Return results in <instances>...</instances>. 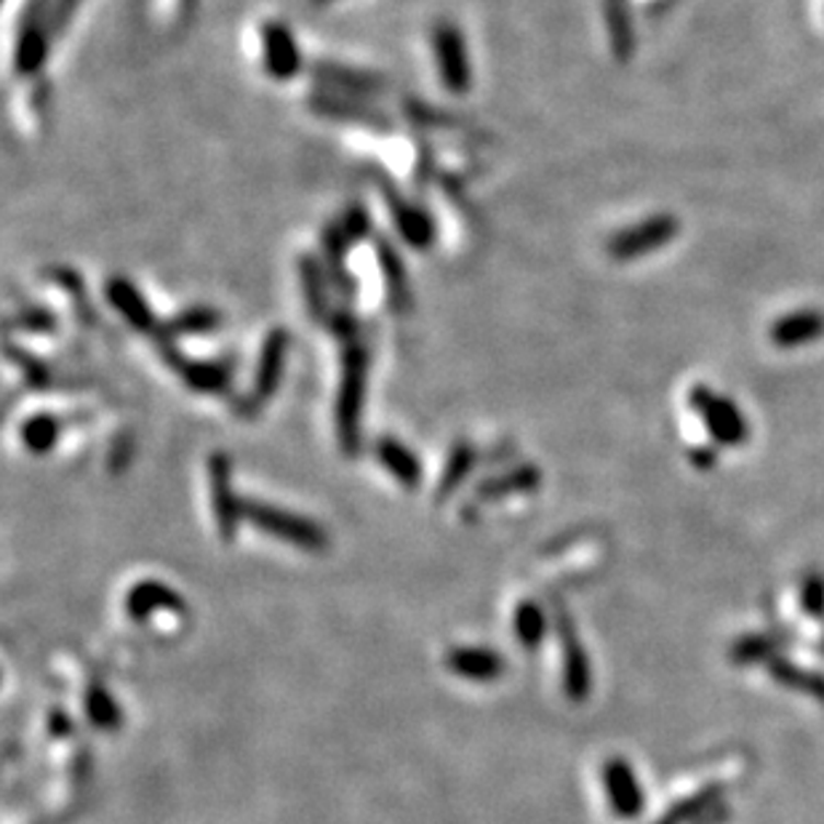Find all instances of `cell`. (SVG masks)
<instances>
[{
	"mask_svg": "<svg viewBox=\"0 0 824 824\" xmlns=\"http://www.w3.org/2000/svg\"><path fill=\"white\" fill-rule=\"evenodd\" d=\"M561 636H563V656H565V691L571 699H584V694L590 691V667L587 656H584L580 641H576L571 625L561 622Z\"/></svg>",
	"mask_w": 824,
	"mask_h": 824,
	"instance_id": "22",
	"label": "cell"
},
{
	"mask_svg": "<svg viewBox=\"0 0 824 824\" xmlns=\"http://www.w3.org/2000/svg\"><path fill=\"white\" fill-rule=\"evenodd\" d=\"M515 632H518L520 643L526 645V649L539 645V641H542V636H545L542 608H539L537 604H523L518 608V614H515Z\"/></svg>",
	"mask_w": 824,
	"mask_h": 824,
	"instance_id": "29",
	"label": "cell"
},
{
	"mask_svg": "<svg viewBox=\"0 0 824 824\" xmlns=\"http://www.w3.org/2000/svg\"><path fill=\"white\" fill-rule=\"evenodd\" d=\"M371 232V219H368L366 208L353 206L347 211H342L340 217L331 221L323 232V264L329 270V278L334 283L336 291H342L344 299L353 297V278L344 270V260H347V251L355 243H360L363 238Z\"/></svg>",
	"mask_w": 824,
	"mask_h": 824,
	"instance_id": "2",
	"label": "cell"
},
{
	"mask_svg": "<svg viewBox=\"0 0 824 824\" xmlns=\"http://www.w3.org/2000/svg\"><path fill=\"white\" fill-rule=\"evenodd\" d=\"M688 403L697 411L699 420L705 422L707 433H710V438L716 443H721V446H740V443L747 440V420H744L742 411L736 409L731 398L718 396L710 387L699 385L688 396Z\"/></svg>",
	"mask_w": 824,
	"mask_h": 824,
	"instance_id": "5",
	"label": "cell"
},
{
	"mask_svg": "<svg viewBox=\"0 0 824 824\" xmlns=\"http://www.w3.org/2000/svg\"><path fill=\"white\" fill-rule=\"evenodd\" d=\"M387 206H390L392 221H396L398 232L409 245L414 249H427L435 241V221L416 203L401 198L392 187H387Z\"/></svg>",
	"mask_w": 824,
	"mask_h": 824,
	"instance_id": "14",
	"label": "cell"
},
{
	"mask_svg": "<svg viewBox=\"0 0 824 824\" xmlns=\"http://www.w3.org/2000/svg\"><path fill=\"white\" fill-rule=\"evenodd\" d=\"M299 281H302L305 302L312 321L329 325L331 318L336 316V307L331 302V288H334V283L329 278V270H325L323 260H318V256L312 254L299 256Z\"/></svg>",
	"mask_w": 824,
	"mask_h": 824,
	"instance_id": "12",
	"label": "cell"
},
{
	"mask_svg": "<svg viewBox=\"0 0 824 824\" xmlns=\"http://www.w3.org/2000/svg\"><path fill=\"white\" fill-rule=\"evenodd\" d=\"M48 33L52 27L48 24H22L20 43H16L14 54V67L22 76H33L43 67V61L48 57Z\"/></svg>",
	"mask_w": 824,
	"mask_h": 824,
	"instance_id": "23",
	"label": "cell"
},
{
	"mask_svg": "<svg viewBox=\"0 0 824 824\" xmlns=\"http://www.w3.org/2000/svg\"><path fill=\"white\" fill-rule=\"evenodd\" d=\"M78 5H81V0H54L52 16H48V27H52V33H59V30L70 22V16L76 14Z\"/></svg>",
	"mask_w": 824,
	"mask_h": 824,
	"instance_id": "33",
	"label": "cell"
},
{
	"mask_svg": "<svg viewBox=\"0 0 824 824\" xmlns=\"http://www.w3.org/2000/svg\"><path fill=\"white\" fill-rule=\"evenodd\" d=\"M243 520L254 523L267 537L281 539V542L302 547V550L318 552L329 545V537L318 523L297 513H288L283 507H273L264 502L243 500Z\"/></svg>",
	"mask_w": 824,
	"mask_h": 824,
	"instance_id": "3",
	"label": "cell"
},
{
	"mask_svg": "<svg viewBox=\"0 0 824 824\" xmlns=\"http://www.w3.org/2000/svg\"><path fill=\"white\" fill-rule=\"evenodd\" d=\"M61 433V424L54 414H33L22 422L20 438L27 446V451L33 454H48L57 446Z\"/></svg>",
	"mask_w": 824,
	"mask_h": 824,
	"instance_id": "26",
	"label": "cell"
},
{
	"mask_svg": "<svg viewBox=\"0 0 824 824\" xmlns=\"http://www.w3.org/2000/svg\"><path fill=\"white\" fill-rule=\"evenodd\" d=\"M323 3H325V0H323Z\"/></svg>",
	"mask_w": 824,
	"mask_h": 824,
	"instance_id": "34",
	"label": "cell"
},
{
	"mask_svg": "<svg viewBox=\"0 0 824 824\" xmlns=\"http://www.w3.org/2000/svg\"><path fill=\"white\" fill-rule=\"evenodd\" d=\"M539 481H542V476H539L537 467L523 465V467H515V470H507L500 478L485 481L481 485V496H485V500H500V496L518 494V491H534L539 485Z\"/></svg>",
	"mask_w": 824,
	"mask_h": 824,
	"instance_id": "27",
	"label": "cell"
},
{
	"mask_svg": "<svg viewBox=\"0 0 824 824\" xmlns=\"http://www.w3.org/2000/svg\"><path fill=\"white\" fill-rule=\"evenodd\" d=\"M368 387V347L358 342V336L344 342L342 350V371L340 390L334 403V427L336 440L344 454L360 451V427H363V405H366Z\"/></svg>",
	"mask_w": 824,
	"mask_h": 824,
	"instance_id": "1",
	"label": "cell"
},
{
	"mask_svg": "<svg viewBox=\"0 0 824 824\" xmlns=\"http://www.w3.org/2000/svg\"><path fill=\"white\" fill-rule=\"evenodd\" d=\"M433 52L438 61L440 83L451 94H467L472 85V67L467 57V43L462 30L451 22H438L433 27Z\"/></svg>",
	"mask_w": 824,
	"mask_h": 824,
	"instance_id": "6",
	"label": "cell"
},
{
	"mask_svg": "<svg viewBox=\"0 0 824 824\" xmlns=\"http://www.w3.org/2000/svg\"><path fill=\"white\" fill-rule=\"evenodd\" d=\"M604 777L614 811H617L619 816H625V820L636 816L643 805V796L641 790H638V782L636 777H632L630 766H627L625 760H608Z\"/></svg>",
	"mask_w": 824,
	"mask_h": 824,
	"instance_id": "20",
	"label": "cell"
},
{
	"mask_svg": "<svg viewBox=\"0 0 824 824\" xmlns=\"http://www.w3.org/2000/svg\"><path fill=\"white\" fill-rule=\"evenodd\" d=\"M312 110L316 113L325 115V118H336V121H363L366 126L374 128H387L385 115H379L374 107H366V104L355 102V96H340V94H321L312 100Z\"/></svg>",
	"mask_w": 824,
	"mask_h": 824,
	"instance_id": "21",
	"label": "cell"
},
{
	"mask_svg": "<svg viewBox=\"0 0 824 824\" xmlns=\"http://www.w3.org/2000/svg\"><path fill=\"white\" fill-rule=\"evenodd\" d=\"M89 718L94 721L96 729H104V731H115L121 725V710L118 705H115V699L110 697L107 691H102V688H94L89 697Z\"/></svg>",
	"mask_w": 824,
	"mask_h": 824,
	"instance_id": "30",
	"label": "cell"
},
{
	"mask_svg": "<svg viewBox=\"0 0 824 824\" xmlns=\"http://www.w3.org/2000/svg\"><path fill=\"white\" fill-rule=\"evenodd\" d=\"M472 465H476V448H472L470 443H457V446H454V451L448 454L446 470H443V476H440L438 494L440 496L451 494V491L457 489V485L462 483L467 476H470Z\"/></svg>",
	"mask_w": 824,
	"mask_h": 824,
	"instance_id": "28",
	"label": "cell"
},
{
	"mask_svg": "<svg viewBox=\"0 0 824 824\" xmlns=\"http://www.w3.org/2000/svg\"><path fill=\"white\" fill-rule=\"evenodd\" d=\"M262 59L264 70L275 81H291L302 70V52H299L297 38L283 22H267L262 27Z\"/></svg>",
	"mask_w": 824,
	"mask_h": 824,
	"instance_id": "10",
	"label": "cell"
},
{
	"mask_svg": "<svg viewBox=\"0 0 824 824\" xmlns=\"http://www.w3.org/2000/svg\"><path fill=\"white\" fill-rule=\"evenodd\" d=\"M374 454H377L379 465H382L398 483L405 485V489L420 485L422 481L420 457H416L409 446H403L401 440L385 435V438H379L377 443H374Z\"/></svg>",
	"mask_w": 824,
	"mask_h": 824,
	"instance_id": "17",
	"label": "cell"
},
{
	"mask_svg": "<svg viewBox=\"0 0 824 824\" xmlns=\"http://www.w3.org/2000/svg\"><path fill=\"white\" fill-rule=\"evenodd\" d=\"M678 232L680 221L673 214H654V217L636 221V225L614 232L611 241L606 243V251L617 262L641 260V256H649L651 251L673 243L678 238Z\"/></svg>",
	"mask_w": 824,
	"mask_h": 824,
	"instance_id": "4",
	"label": "cell"
},
{
	"mask_svg": "<svg viewBox=\"0 0 824 824\" xmlns=\"http://www.w3.org/2000/svg\"><path fill=\"white\" fill-rule=\"evenodd\" d=\"M20 329L24 331H33V334H43V331H54L57 329V321H54V316L48 310H43V307H33V310L22 312L20 316Z\"/></svg>",
	"mask_w": 824,
	"mask_h": 824,
	"instance_id": "32",
	"label": "cell"
},
{
	"mask_svg": "<svg viewBox=\"0 0 824 824\" xmlns=\"http://www.w3.org/2000/svg\"><path fill=\"white\" fill-rule=\"evenodd\" d=\"M606 27L611 38V52L619 61H627L636 52V30L630 20V0H606Z\"/></svg>",
	"mask_w": 824,
	"mask_h": 824,
	"instance_id": "24",
	"label": "cell"
},
{
	"mask_svg": "<svg viewBox=\"0 0 824 824\" xmlns=\"http://www.w3.org/2000/svg\"><path fill=\"white\" fill-rule=\"evenodd\" d=\"M104 297L107 302L113 305V310L131 325L134 331H141V334H152L158 331V321L152 307L147 305L145 294L139 291V286L134 281L123 278V275H113L107 283H104Z\"/></svg>",
	"mask_w": 824,
	"mask_h": 824,
	"instance_id": "11",
	"label": "cell"
},
{
	"mask_svg": "<svg viewBox=\"0 0 824 824\" xmlns=\"http://www.w3.org/2000/svg\"><path fill=\"white\" fill-rule=\"evenodd\" d=\"M288 344H291V334H288L286 329H273L264 336L260 363H256L254 371V385H251L249 398H245V411H251V414L260 411L262 405L278 392L283 374H286Z\"/></svg>",
	"mask_w": 824,
	"mask_h": 824,
	"instance_id": "7",
	"label": "cell"
},
{
	"mask_svg": "<svg viewBox=\"0 0 824 824\" xmlns=\"http://www.w3.org/2000/svg\"><path fill=\"white\" fill-rule=\"evenodd\" d=\"M161 608L163 611H182L184 608L180 595L161 582H139L126 598V611L131 614L137 622H145V619H150L152 614H158Z\"/></svg>",
	"mask_w": 824,
	"mask_h": 824,
	"instance_id": "19",
	"label": "cell"
},
{
	"mask_svg": "<svg viewBox=\"0 0 824 824\" xmlns=\"http://www.w3.org/2000/svg\"><path fill=\"white\" fill-rule=\"evenodd\" d=\"M221 325V312L214 310V307L206 305H195L182 310L180 316H174L169 321V325L161 331V340H180V336H198V334H211Z\"/></svg>",
	"mask_w": 824,
	"mask_h": 824,
	"instance_id": "25",
	"label": "cell"
},
{
	"mask_svg": "<svg viewBox=\"0 0 824 824\" xmlns=\"http://www.w3.org/2000/svg\"><path fill=\"white\" fill-rule=\"evenodd\" d=\"M446 664L451 673L462 675L467 680H496L504 673V660L500 651L483 649V645H462V649H454L446 656Z\"/></svg>",
	"mask_w": 824,
	"mask_h": 824,
	"instance_id": "16",
	"label": "cell"
},
{
	"mask_svg": "<svg viewBox=\"0 0 824 824\" xmlns=\"http://www.w3.org/2000/svg\"><path fill=\"white\" fill-rule=\"evenodd\" d=\"M771 342L779 350H798L824 336V312L805 307V310L787 312L768 331Z\"/></svg>",
	"mask_w": 824,
	"mask_h": 824,
	"instance_id": "13",
	"label": "cell"
},
{
	"mask_svg": "<svg viewBox=\"0 0 824 824\" xmlns=\"http://www.w3.org/2000/svg\"><path fill=\"white\" fill-rule=\"evenodd\" d=\"M377 260H379V270H382L387 305H390L396 312H405L411 307V286H409V275H405L403 260L387 241H377Z\"/></svg>",
	"mask_w": 824,
	"mask_h": 824,
	"instance_id": "18",
	"label": "cell"
},
{
	"mask_svg": "<svg viewBox=\"0 0 824 824\" xmlns=\"http://www.w3.org/2000/svg\"><path fill=\"white\" fill-rule=\"evenodd\" d=\"M208 485H211L214 518H217L221 539H236L238 523L243 520V500H238L230 478V459L225 454L208 457Z\"/></svg>",
	"mask_w": 824,
	"mask_h": 824,
	"instance_id": "9",
	"label": "cell"
},
{
	"mask_svg": "<svg viewBox=\"0 0 824 824\" xmlns=\"http://www.w3.org/2000/svg\"><path fill=\"white\" fill-rule=\"evenodd\" d=\"M161 355H163V360L169 363L176 374H180L182 382L187 385L190 390L203 392V396H221V392L230 387L232 371L227 363L193 360L184 353H180V347H174V342H169V340H163Z\"/></svg>",
	"mask_w": 824,
	"mask_h": 824,
	"instance_id": "8",
	"label": "cell"
},
{
	"mask_svg": "<svg viewBox=\"0 0 824 824\" xmlns=\"http://www.w3.org/2000/svg\"><path fill=\"white\" fill-rule=\"evenodd\" d=\"M316 81L334 89L342 96H374L385 89L382 78L371 76L366 70H355V67L334 65V61H323L316 65Z\"/></svg>",
	"mask_w": 824,
	"mask_h": 824,
	"instance_id": "15",
	"label": "cell"
},
{
	"mask_svg": "<svg viewBox=\"0 0 824 824\" xmlns=\"http://www.w3.org/2000/svg\"><path fill=\"white\" fill-rule=\"evenodd\" d=\"M5 353H9V358H16L14 363L22 368L24 379H27L30 385H35V387L48 385V368L43 366L41 360H35L33 355H27V353H16L14 344H9V347H5Z\"/></svg>",
	"mask_w": 824,
	"mask_h": 824,
	"instance_id": "31",
	"label": "cell"
}]
</instances>
